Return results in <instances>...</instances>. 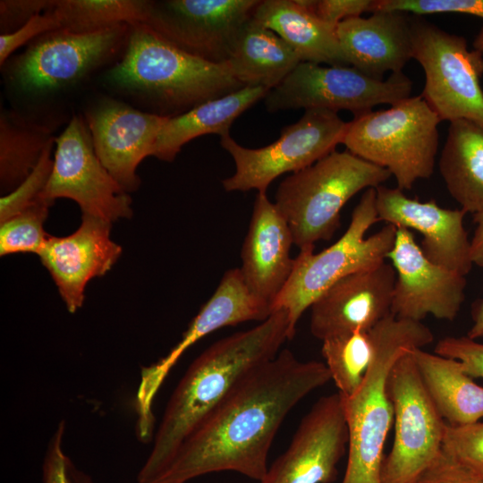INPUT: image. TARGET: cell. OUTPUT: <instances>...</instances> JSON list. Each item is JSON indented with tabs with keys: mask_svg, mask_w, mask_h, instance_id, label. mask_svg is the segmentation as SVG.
I'll return each instance as SVG.
<instances>
[{
	"mask_svg": "<svg viewBox=\"0 0 483 483\" xmlns=\"http://www.w3.org/2000/svg\"><path fill=\"white\" fill-rule=\"evenodd\" d=\"M168 118L114 100L104 101L88 112L87 123L96 154L124 191H134L140 186L138 165L152 156Z\"/></svg>",
	"mask_w": 483,
	"mask_h": 483,
	"instance_id": "obj_20",
	"label": "cell"
},
{
	"mask_svg": "<svg viewBox=\"0 0 483 483\" xmlns=\"http://www.w3.org/2000/svg\"><path fill=\"white\" fill-rule=\"evenodd\" d=\"M252 17L281 37L301 62L350 66L336 27L318 19L299 0H259Z\"/></svg>",
	"mask_w": 483,
	"mask_h": 483,
	"instance_id": "obj_24",
	"label": "cell"
},
{
	"mask_svg": "<svg viewBox=\"0 0 483 483\" xmlns=\"http://www.w3.org/2000/svg\"><path fill=\"white\" fill-rule=\"evenodd\" d=\"M52 204L40 197L32 206L1 223V256L19 252L39 254L48 236L43 225Z\"/></svg>",
	"mask_w": 483,
	"mask_h": 483,
	"instance_id": "obj_32",
	"label": "cell"
},
{
	"mask_svg": "<svg viewBox=\"0 0 483 483\" xmlns=\"http://www.w3.org/2000/svg\"><path fill=\"white\" fill-rule=\"evenodd\" d=\"M41 197L52 203L71 199L82 215L111 223L132 215L131 198L100 162L89 129L78 116L55 139L53 169Z\"/></svg>",
	"mask_w": 483,
	"mask_h": 483,
	"instance_id": "obj_12",
	"label": "cell"
},
{
	"mask_svg": "<svg viewBox=\"0 0 483 483\" xmlns=\"http://www.w3.org/2000/svg\"><path fill=\"white\" fill-rule=\"evenodd\" d=\"M347 63L378 80L402 72L412 58L411 18L405 13L377 11L367 18L353 17L336 26Z\"/></svg>",
	"mask_w": 483,
	"mask_h": 483,
	"instance_id": "obj_23",
	"label": "cell"
},
{
	"mask_svg": "<svg viewBox=\"0 0 483 483\" xmlns=\"http://www.w3.org/2000/svg\"><path fill=\"white\" fill-rule=\"evenodd\" d=\"M55 139L44 125L13 112L0 116V183L6 194L15 190L34 170L46 148Z\"/></svg>",
	"mask_w": 483,
	"mask_h": 483,
	"instance_id": "obj_29",
	"label": "cell"
},
{
	"mask_svg": "<svg viewBox=\"0 0 483 483\" xmlns=\"http://www.w3.org/2000/svg\"><path fill=\"white\" fill-rule=\"evenodd\" d=\"M65 431L64 420L58 426L51 436L44 462H43V482L44 483H92L90 479L78 470L71 459L63 449V439Z\"/></svg>",
	"mask_w": 483,
	"mask_h": 483,
	"instance_id": "obj_36",
	"label": "cell"
},
{
	"mask_svg": "<svg viewBox=\"0 0 483 483\" xmlns=\"http://www.w3.org/2000/svg\"><path fill=\"white\" fill-rule=\"evenodd\" d=\"M331 380L325 363L288 349L243 375L149 483H185L220 471L261 480L276 433L292 408Z\"/></svg>",
	"mask_w": 483,
	"mask_h": 483,
	"instance_id": "obj_1",
	"label": "cell"
},
{
	"mask_svg": "<svg viewBox=\"0 0 483 483\" xmlns=\"http://www.w3.org/2000/svg\"><path fill=\"white\" fill-rule=\"evenodd\" d=\"M442 450L483 474V421L460 426L446 423Z\"/></svg>",
	"mask_w": 483,
	"mask_h": 483,
	"instance_id": "obj_34",
	"label": "cell"
},
{
	"mask_svg": "<svg viewBox=\"0 0 483 483\" xmlns=\"http://www.w3.org/2000/svg\"><path fill=\"white\" fill-rule=\"evenodd\" d=\"M411 483H483V474L442 450L439 456Z\"/></svg>",
	"mask_w": 483,
	"mask_h": 483,
	"instance_id": "obj_37",
	"label": "cell"
},
{
	"mask_svg": "<svg viewBox=\"0 0 483 483\" xmlns=\"http://www.w3.org/2000/svg\"><path fill=\"white\" fill-rule=\"evenodd\" d=\"M396 273L391 314L419 321L428 315L453 320L465 299L464 275L430 261L412 232L399 227L387 255Z\"/></svg>",
	"mask_w": 483,
	"mask_h": 483,
	"instance_id": "obj_16",
	"label": "cell"
},
{
	"mask_svg": "<svg viewBox=\"0 0 483 483\" xmlns=\"http://www.w3.org/2000/svg\"><path fill=\"white\" fill-rule=\"evenodd\" d=\"M411 351L395 361L387 379L394 438L383 462V483H411L442 453L446 422L428 395Z\"/></svg>",
	"mask_w": 483,
	"mask_h": 483,
	"instance_id": "obj_11",
	"label": "cell"
},
{
	"mask_svg": "<svg viewBox=\"0 0 483 483\" xmlns=\"http://www.w3.org/2000/svg\"><path fill=\"white\" fill-rule=\"evenodd\" d=\"M473 222L477 225L470 241V256L473 264L483 267V213L473 215Z\"/></svg>",
	"mask_w": 483,
	"mask_h": 483,
	"instance_id": "obj_42",
	"label": "cell"
},
{
	"mask_svg": "<svg viewBox=\"0 0 483 483\" xmlns=\"http://www.w3.org/2000/svg\"><path fill=\"white\" fill-rule=\"evenodd\" d=\"M467 336L472 340L483 338V301L478 306L474 314V323Z\"/></svg>",
	"mask_w": 483,
	"mask_h": 483,
	"instance_id": "obj_43",
	"label": "cell"
},
{
	"mask_svg": "<svg viewBox=\"0 0 483 483\" xmlns=\"http://www.w3.org/2000/svg\"><path fill=\"white\" fill-rule=\"evenodd\" d=\"M347 127L337 113L310 109L298 122L284 127L279 139L259 148H245L229 133L224 134L220 145L233 157L235 173L223 180V187L226 191L266 193L281 174L304 169L335 151Z\"/></svg>",
	"mask_w": 483,
	"mask_h": 483,
	"instance_id": "obj_9",
	"label": "cell"
},
{
	"mask_svg": "<svg viewBox=\"0 0 483 483\" xmlns=\"http://www.w3.org/2000/svg\"><path fill=\"white\" fill-rule=\"evenodd\" d=\"M81 218L68 236L48 234L38 254L71 313L83 305L89 281L105 275L122 254L121 246L110 237L111 222L89 215Z\"/></svg>",
	"mask_w": 483,
	"mask_h": 483,
	"instance_id": "obj_21",
	"label": "cell"
},
{
	"mask_svg": "<svg viewBox=\"0 0 483 483\" xmlns=\"http://www.w3.org/2000/svg\"><path fill=\"white\" fill-rule=\"evenodd\" d=\"M412 58L421 65V97L441 121L469 120L483 126V56L463 37L422 18H411Z\"/></svg>",
	"mask_w": 483,
	"mask_h": 483,
	"instance_id": "obj_8",
	"label": "cell"
},
{
	"mask_svg": "<svg viewBox=\"0 0 483 483\" xmlns=\"http://www.w3.org/2000/svg\"><path fill=\"white\" fill-rule=\"evenodd\" d=\"M292 244L285 218L266 193L258 192L241 251L240 270L249 289L271 307L292 272Z\"/></svg>",
	"mask_w": 483,
	"mask_h": 483,
	"instance_id": "obj_22",
	"label": "cell"
},
{
	"mask_svg": "<svg viewBox=\"0 0 483 483\" xmlns=\"http://www.w3.org/2000/svg\"><path fill=\"white\" fill-rule=\"evenodd\" d=\"M423 384L443 419L453 426L483 419V386L465 373L459 360L411 351Z\"/></svg>",
	"mask_w": 483,
	"mask_h": 483,
	"instance_id": "obj_26",
	"label": "cell"
},
{
	"mask_svg": "<svg viewBox=\"0 0 483 483\" xmlns=\"http://www.w3.org/2000/svg\"><path fill=\"white\" fill-rule=\"evenodd\" d=\"M321 353L338 393L352 394L360 386L373 359L369 331H355L322 341Z\"/></svg>",
	"mask_w": 483,
	"mask_h": 483,
	"instance_id": "obj_31",
	"label": "cell"
},
{
	"mask_svg": "<svg viewBox=\"0 0 483 483\" xmlns=\"http://www.w3.org/2000/svg\"><path fill=\"white\" fill-rule=\"evenodd\" d=\"M373 359L359 388L341 394L348 428V458L341 483H383L384 447L394 423L387 379L395 361L406 352L422 348L434 339L419 321L398 318L391 313L369 330Z\"/></svg>",
	"mask_w": 483,
	"mask_h": 483,
	"instance_id": "obj_4",
	"label": "cell"
},
{
	"mask_svg": "<svg viewBox=\"0 0 483 483\" xmlns=\"http://www.w3.org/2000/svg\"><path fill=\"white\" fill-rule=\"evenodd\" d=\"M396 273L386 261L350 274L325 290L310 306V332L326 339L369 331L391 313Z\"/></svg>",
	"mask_w": 483,
	"mask_h": 483,
	"instance_id": "obj_18",
	"label": "cell"
},
{
	"mask_svg": "<svg viewBox=\"0 0 483 483\" xmlns=\"http://www.w3.org/2000/svg\"><path fill=\"white\" fill-rule=\"evenodd\" d=\"M226 63L244 86L272 89L301 60L281 37L251 16L240 29Z\"/></svg>",
	"mask_w": 483,
	"mask_h": 483,
	"instance_id": "obj_27",
	"label": "cell"
},
{
	"mask_svg": "<svg viewBox=\"0 0 483 483\" xmlns=\"http://www.w3.org/2000/svg\"><path fill=\"white\" fill-rule=\"evenodd\" d=\"M291 339L288 312L282 309L257 326L222 338L201 352L174 390L136 483L153 480L233 385L250 369L276 356Z\"/></svg>",
	"mask_w": 483,
	"mask_h": 483,
	"instance_id": "obj_2",
	"label": "cell"
},
{
	"mask_svg": "<svg viewBox=\"0 0 483 483\" xmlns=\"http://www.w3.org/2000/svg\"><path fill=\"white\" fill-rule=\"evenodd\" d=\"M391 175L347 150H335L283 180L275 205L301 250L329 241L340 226L346 202L362 190L382 185Z\"/></svg>",
	"mask_w": 483,
	"mask_h": 483,
	"instance_id": "obj_5",
	"label": "cell"
},
{
	"mask_svg": "<svg viewBox=\"0 0 483 483\" xmlns=\"http://www.w3.org/2000/svg\"><path fill=\"white\" fill-rule=\"evenodd\" d=\"M376 208L379 221L422 234L419 247L433 263L464 276L470 271V241L462 208H444L435 200L419 201L398 187L384 185L376 188Z\"/></svg>",
	"mask_w": 483,
	"mask_h": 483,
	"instance_id": "obj_19",
	"label": "cell"
},
{
	"mask_svg": "<svg viewBox=\"0 0 483 483\" xmlns=\"http://www.w3.org/2000/svg\"><path fill=\"white\" fill-rule=\"evenodd\" d=\"M434 352L459 360L465 373L472 378H483V343L468 336H448L437 342Z\"/></svg>",
	"mask_w": 483,
	"mask_h": 483,
	"instance_id": "obj_39",
	"label": "cell"
},
{
	"mask_svg": "<svg viewBox=\"0 0 483 483\" xmlns=\"http://www.w3.org/2000/svg\"><path fill=\"white\" fill-rule=\"evenodd\" d=\"M379 222L376 208V188L365 190L354 208L350 225L343 236L319 253L314 248L300 250L294 258L291 276L272 305L273 311L288 312L292 338L302 313L339 279L366 270L386 261L397 228L386 224L378 232L365 237Z\"/></svg>",
	"mask_w": 483,
	"mask_h": 483,
	"instance_id": "obj_7",
	"label": "cell"
},
{
	"mask_svg": "<svg viewBox=\"0 0 483 483\" xmlns=\"http://www.w3.org/2000/svg\"><path fill=\"white\" fill-rule=\"evenodd\" d=\"M108 78L121 88L140 93L159 115L166 117L245 87L226 62L194 56L144 23L130 25L125 54Z\"/></svg>",
	"mask_w": 483,
	"mask_h": 483,
	"instance_id": "obj_3",
	"label": "cell"
},
{
	"mask_svg": "<svg viewBox=\"0 0 483 483\" xmlns=\"http://www.w3.org/2000/svg\"><path fill=\"white\" fill-rule=\"evenodd\" d=\"M440 122L421 95L410 97L387 109L354 116L342 144L352 154L387 169L399 189L411 190L434 172Z\"/></svg>",
	"mask_w": 483,
	"mask_h": 483,
	"instance_id": "obj_6",
	"label": "cell"
},
{
	"mask_svg": "<svg viewBox=\"0 0 483 483\" xmlns=\"http://www.w3.org/2000/svg\"><path fill=\"white\" fill-rule=\"evenodd\" d=\"M55 1L48 0H2L0 2L1 27L19 29L35 15L51 9ZM16 29V30H17Z\"/></svg>",
	"mask_w": 483,
	"mask_h": 483,
	"instance_id": "obj_41",
	"label": "cell"
},
{
	"mask_svg": "<svg viewBox=\"0 0 483 483\" xmlns=\"http://www.w3.org/2000/svg\"><path fill=\"white\" fill-rule=\"evenodd\" d=\"M52 9L62 29L83 33L119 24L144 23L149 13L150 1L55 0Z\"/></svg>",
	"mask_w": 483,
	"mask_h": 483,
	"instance_id": "obj_30",
	"label": "cell"
},
{
	"mask_svg": "<svg viewBox=\"0 0 483 483\" xmlns=\"http://www.w3.org/2000/svg\"><path fill=\"white\" fill-rule=\"evenodd\" d=\"M412 81L403 72L386 80L373 78L352 66H323L301 62L264 97L268 112L304 108L354 116L372 111L380 104L391 106L410 97Z\"/></svg>",
	"mask_w": 483,
	"mask_h": 483,
	"instance_id": "obj_10",
	"label": "cell"
},
{
	"mask_svg": "<svg viewBox=\"0 0 483 483\" xmlns=\"http://www.w3.org/2000/svg\"><path fill=\"white\" fill-rule=\"evenodd\" d=\"M55 142L46 148L31 174L15 190L1 197V223L21 213L40 199L53 169L54 160L50 156Z\"/></svg>",
	"mask_w": 483,
	"mask_h": 483,
	"instance_id": "obj_33",
	"label": "cell"
},
{
	"mask_svg": "<svg viewBox=\"0 0 483 483\" xmlns=\"http://www.w3.org/2000/svg\"><path fill=\"white\" fill-rule=\"evenodd\" d=\"M269 90L260 86H245L168 118L156 140L152 157L172 162L183 145L195 138L206 134L222 136L229 133L234 120L264 98Z\"/></svg>",
	"mask_w": 483,
	"mask_h": 483,
	"instance_id": "obj_25",
	"label": "cell"
},
{
	"mask_svg": "<svg viewBox=\"0 0 483 483\" xmlns=\"http://www.w3.org/2000/svg\"><path fill=\"white\" fill-rule=\"evenodd\" d=\"M377 11L416 15L455 13L483 19V0H374L372 13Z\"/></svg>",
	"mask_w": 483,
	"mask_h": 483,
	"instance_id": "obj_35",
	"label": "cell"
},
{
	"mask_svg": "<svg viewBox=\"0 0 483 483\" xmlns=\"http://www.w3.org/2000/svg\"><path fill=\"white\" fill-rule=\"evenodd\" d=\"M324 22L336 27L344 20L371 12L374 0H299Z\"/></svg>",
	"mask_w": 483,
	"mask_h": 483,
	"instance_id": "obj_40",
	"label": "cell"
},
{
	"mask_svg": "<svg viewBox=\"0 0 483 483\" xmlns=\"http://www.w3.org/2000/svg\"><path fill=\"white\" fill-rule=\"evenodd\" d=\"M119 24L92 32L58 29L41 36L15 62L13 77L27 91L73 81L112 54L129 32Z\"/></svg>",
	"mask_w": 483,
	"mask_h": 483,
	"instance_id": "obj_17",
	"label": "cell"
},
{
	"mask_svg": "<svg viewBox=\"0 0 483 483\" xmlns=\"http://www.w3.org/2000/svg\"><path fill=\"white\" fill-rule=\"evenodd\" d=\"M474 49L483 56V28L479 30L473 42Z\"/></svg>",
	"mask_w": 483,
	"mask_h": 483,
	"instance_id": "obj_44",
	"label": "cell"
},
{
	"mask_svg": "<svg viewBox=\"0 0 483 483\" xmlns=\"http://www.w3.org/2000/svg\"><path fill=\"white\" fill-rule=\"evenodd\" d=\"M259 0L150 2L144 22L180 49L211 63H225L242 26Z\"/></svg>",
	"mask_w": 483,
	"mask_h": 483,
	"instance_id": "obj_14",
	"label": "cell"
},
{
	"mask_svg": "<svg viewBox=\"0 0 483 483\" xmlns=\"http://www.w3.org/2000/svg\"><path fill=\"white\" fill-rule=\"evenodd\" d=\"M53 8V7H52ZM49 9L43 13L35 15L24 25L10 32L2 33L0 36V64H3L17 48L30 39L47 32L61 29V22L53 11Z\"/></svg>",
	"mask_w": 483,
	"mask_h": 483,
	"instance_id": "obj_38",
	"label": "cell"
},
{
	"mask_svg": "<svg viewBox=\"0 0 483 483\" xmlns=\"http://www.w3.org/2000/svg\"><path fill=\"white\" fill-rule=\"evenodd\" d=\"M273 312L269 303L249 289L240 268L227 270L181 341L157 362L142 368L135 401L138 434L148 436L153 432L155 419L152 405L155 397L188 348L217 329L252 320L263 322Z\"/></svg>",
	"mask_w": 483,
	"mask_h": 483,
	"instance_id": "obj_13",
	"label": "cell"
},
{
	"mask_svg": "<svg viewBox=\"0 0 483 483\" xmlns=\"http://www.w3.org/2000/svg\"><path fill=\"white\" fill-rule=\"evenodd\" d=\"M339 393L320 397L301 419L287 449L258 483H331L348 447Z\"/></svg>",
	"mask_w": 483,
	"mask_h": 483,
	"instance_id": "obj_15",
	"label": "cell"
},
{
	"mask_svg": "<svg viewBox=\"0 0 483 483\" xmlns=\"http://www.w3.org/2000/svg\"><path fill=\"white\" fill-rule=\"evenodd\" d=\"M438 166L461 208L483 213V126L465 119L450 122Z\"/></svg>",
	"mask_w": 483,
	"mask_h": 483,
	"instance_id": "obj_28",
	"label": "cell"
}]
</instances>
